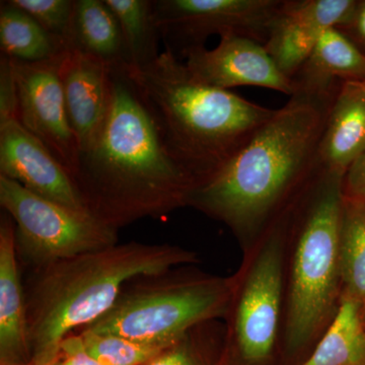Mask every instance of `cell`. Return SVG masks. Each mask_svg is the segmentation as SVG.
I'll return each instance as SVG.
<instances>
[{
	"label": "cell",
	"instance_id": "obj_1",
	"mask_svg": "<svg viewBox=\"0 0 365 365\" xmlns=\"http://www.w3.org/2000/svg\"><path fill=\"white\" fill-rule=\"evenodd\" d=\"M72 180L88 211L115 230L188 205L196 182L170 155L127 66H112V98Z\"/></svg>",
	"mask_w": 365,
	"mask_h": 365
},
{
	"label": "cell",
	"instance_id": "obj_2",
	"mask_svg": "<svg viewBox=\"0 0 365 365\" xmlns=\"http://www.w3.org/2000/svg\"><path fill=\"white\" fill-rule=\"evenodd\" d=\"M337 93L297 91L222 169L191 192L188 205L240 230L267 220L321 167L319 143Z\"/></svg>",
	"mask_w": 365,
	"mask_h": 365
},
{
	"label": "cell",
	"instance_id": "obj_3",
	"mask_svg": "<svg viewBox=\"0 0 365 365\" xmlns=\"http://www.w3.org/2000/svg\"><path fill=\"white\" fill-rule=\"evenodd\" d=\"M194 260L179 247L132 241L32 270L25 285L31 362L52 365L62 342L108 313L130 281Z\"/></svg>",
	"mask_w": 365,
	"mask_h": 365
},
{
	"label": "cell",
	"instance_id": "obj_4",
	"mask_svg": "<svg viewBox=\"0 0 365 365\" xmlns=\"http://www.w3.org/2000/svg\"><path fill=\"white\" fill-rule=\"evenodd\" d=\"M129 76L172 158L196 187L210 179L275 115L232 91L199 83L170 50Z\"/></svg>",
	"mask_w": 365,
	"mask_h": 365
},
{
	"label": "cell",
	"instance_id": "obj_5",
	"mask_svg": "<svg viewBox=\"0 0 365 365\" xmlns=\"http://www.w3.org/2000/svg\"><path fill=\"white\" fill-rule=\"evenodd\" d=\"M345 173L319 167L300 234L292 272L287 343L292 349L311 339L332 307L340 275V237Z\"/></svg>",
	"mask_w": 365,
	"mask_h": 365
},
{
	"label": "cell",
	"instance_id": "obj_6",
	"mask_svg": "<svg viewBox=\"0 0 365 365\" xmlns=\"http://www.w3.org/2000/svg\"><path fill=\"white\" fill-rule=\"evenodd\" d=\"M173 270L130 281L112 309L83 330L169 348L193 327L223 313L227 288L222 281L177 279Z\"/></svg>",
	"mask_w": 365,
	"mask_h": 365
},
{
	"label": "cell",
	"instance_id": "obj_7",
	"mask_svg": "<svg viewBox=\"0 0 365 365\" xmlns=\"http://www.w3.org/2000/svg\"><path fill=\"white\" fill-rule=\"evenodd\" d=\"M0 205L13 218L19 261L32 270L118 244V230L0 176Z\"/></svg>",
	"mask_w": 365,
	"mask_h": 365
},
{
	"label": "cell",
	"instance_id": "obj_8",
	"mask_svg": "<svg viewBox=\"0 0 365 365\" xmlns=\"http://www.w3.org/2000/svg\"><path fill=\"white\" fill-rule=\"evenodd\" d=\"M284 0H153L165 50L177 58L205 47L212 35H237L265 44Z\"/></svg>",
	"mask_w": 365,
	"mask_h": 365
},
{
	"label": "cell",
	"instance_id": "obj_9",
	"mask_svg": "<svg viewBox=\"0 0 365 365\" xmlns=\"http://www.w3.org/2000/svg\"><path fill=\"white\" fill-rule=\"evenodd\" d=\"M63 54L40 62L11 61L18 88L19 121L49 148L72 176L79 148L69 123L60 78Z\"/></svg>",
	"mask_w": 365,
	"mask_h": 365
},
{
	"label": "cell",
	"instance_id": "obj_10",
	"mask_svg": "<svg viewBox=\"0 0 365 365\" xmlns=\"http://www.w3.org/2000/svg\"><path fill=\"white\" fill-rule=\"evenodd\" d=\"M185 58L192 76L212 88L230 91L237 86H259L289 97L297 91L294 79L280 71L265 46L242 36H222L215 49L197 48Z\"/></svg>",
	"mask_w": 365,
	"mask_h": 365
},
{
	"label": "cell",
	"instance_id": "obj_11",
	"mask_svg": "<svg viewBox=\"0 0 365 365\" xmlns=\"http://www.w3.org/2000/svg\"><path fill=\"white\" fill-rule=\"evenodd\" d=\"M0 176L43 198L91 213L68 170L19 120L0 125Z\"/></svg>",
	"mask_w": 365,
	"mask_h": 365
},
{
	"label": "cell",
	"instance_id": "obj_12",
	"mask_svg": "<svg viewBox=\"0 0 365 365\" xmlns=\"http://www.w3.org/2000/svg\"><path fill=\"white\" fill-rule=\"evenodd\" d=\"M279 242L271 239L250 274L237 312L235 333L242 357L263 361L270 355L279 317L282 265Z\"/></svg>",
	"mask_w": 365,
	"mask_h": 365
},
{
	"label": "cell",
	"instance_id": "obj_13",
	"mask_svg": "<svg viewBox=\"0 0 365 365\" xmlns=\"http://www.w3.org/2000/svg\"><path fill=\"white\" fill-rule=\"evenodd\" d=\"M60 78L79 153L97 139L112 98V66L72 44L62 56Z\"/></svg>",
	"mask_w": 365,
	"mask_h": 365
},
{
	"label": "cell",
	"instance_id": "obj_14",
	"mask_svg": "<svg viewBox=\"0 0 365 365\" xmlns=\"http://www.w3.org/2000/svg\"><path fill=\"white\" fill-rule=\"evenodd\" d=\"M16 225L7 213L0 220V356L2 365L31 362L25 287L14 240Z\"/></svg>",
	"mask_w": 365,
	"mask_h": 365
},
{
	"label": "cell",
	"instance_id": "obj_15",
	"mask_svg": "<svg viewBox=\"0 0 365 365\" xmlns=\"http://www.w3.org/2000/svg\"><path fill=\"white\" fill-rule=\"evenodd\" d=\"M365 148V79L341 85L319 148V165L346 173Z\"/></svg>",
	"mask_w": 365,
	"mask_h": 365
},
{
	"label": "cell",
	"instance_id": "obj_16",
	"mask_svg": "<svg viewBox=\"0 0 365 365\" xmlns=\"http://www.w3.org/2000/svg\"><path fill=\"white\" fill-rule=\"evenodd\" d=\"M365 54L337 28L325 31L295 74L297 91L334 95L345 81H364Z\"/></svg>",
	"mask_w": 365,
	"mask_h": 365
},
{
	"label": "cell",
	"instance_id": "obj_17",
	"mask_svg": "<svg viewBox=\"0 0 365 365\" xmlns=\"http://www.w3.org/2000/svg\"><path fill=\"white\" fill-rule=\"evenodd\" d=\"M71 44L111 66H128L119 21L105 0H76Z\"/></svg>",
	"mask_w": 365,
	"mask_h": 365
},
{
	"label": "cell",
	"instance_id": "obj_18",
	"mask_svg": "<svg viewBox=\"0 0 365 365\" xmlns=\"http://www.w3.org/2000/svg\"><path fill=\"white\" fill-rule=\"evenodd\" d=\"M71 43L45 30L30 14L11 4L0 6L1 54L21 62H40L58 57Z\"/></svg>",
	"mask_w": 365,
	"mask_h": 365
},
{
	"label": "cell",
	"instance_id": "obj_19",
	"mask_svg": "<svg viewBox=\"0 0 365 365\" xmlns=\"http://www.w3.org/2000/svg\"><path fill=\"white\" fill-rule=\"evenodd\" d=\"M300 365H365V330L360 302L347 295L313 354Z\"/></svg>",
	"mask_w": 365,
	"mask_h": 365
},
{
	"label": "cell",
	"instance_id": "obj_20",
	"mask_svg": "<svg viewBox=\"0 0 365 365\" xmlns=\"http://www.w3.org/2000/svg\"><path fill=\"white\" fill-rule=\"evenodd\" d=\"M121 28L128 67L144 68L160 56V36L153 18V0H105Z\"/></svg>",
	"mask_w": 365,
	"mask_h": 365
},
{
	"label": "cell",
	"instance_id": "obj_21",
	"mask_svg": "<svg viewBox=\"0 0 365 365\" xmlns=\"http://www.w3.org/2000/svg\"><path fill=\"white\" fill-rule=\"evenodd\" d=\"M340 275L348 295L365 302V206L359 200L345 201L341 227Z\"/></svg>",
	"mask_w": 365,
	"mask_h": 365
},
{
	"label": "cell",
	"instance_id": "obj_22",
	"mask_svg": "<svg viewBox=\"0 0 365 365\" xmlns=\"http://www.w3.org/2000/svg\"><path fill=\"white\" fill-rule=\"evenodd\" d=\"M321 35L290 20L280 11L264 46L280 71L294 79Z\"/></svg>",
	"mask_w": 365,
	"mask_h": 365
},
{
	"label": "cell",
	"instance_id": "obj_23",
	"mask_svg": "<svg viewBox=\"0 0 365 365\" xmlns=\"http://www.w3.org/2000/svg\"><path fill=\"white\" fill-rule=\"evenodd\" d=\"M88 351L102 365H144L167 348L113 334L79 331Z\"/></svg>",
	"mask_w": 365,
	"mask_h": 365
},
{
	"label": "cell",
	"instance_id": "obj_24",
	"mask_svg": "<svg viewBox=\"0 0 365 365\" xmlns=\"http://www.w3.org/2000/svg\"><path fill=\"white\" fill-rule=\"evenodd\" d=\"M356 4L353 0H284L281 11L290 20L321 35L344 25Z\"/></svg>",
	"mask_w": 365,
	"mask_h": 365
},
{
	"label": "cell",
	"instance_id": "obj_25",
	"mask_svg": "<svg viewBox=\"0 0 365 365\" xmlns=\"http://www.w3.org/2000/svg\"><path fill=\"white\" fill-rule=\"evenodd\" d=\"M47 32L71 43L76 0H9Z\"/></svg>",
	"mask_w": 365,
	"mask_h": 365
},
{
	"label": "cell",
	"instance_id": "obj_26",
	"mask_svg": "<svg viewBox=\"0 0 365 365\" xmlns=\"http://www.w3.org/2000/svg\"><path fill=\"white\" fill-rule=\"evenodd\" d=\"M19 120V98L13 61L1 54L0 58V125Z\"/></svg>",
	"mask_w": 365,
	"mask_h": 365
},
{
	"label": "cell",
	"instance_id": "obj_27",
	"mask_svg": "<svg viewBox=\"0 0 365 365\" xmlns=\"http://www.w3.org/2000/svg\"><path fill=\"white\" fill-rule=\"evenodd\" d=\"M52 365H102L86 349L81 334H72L60 346Z\"/></svg>",
	"mask_w": 365,
	"mask_h": 365
},
{
	"label": "cell",
	"instance_id": "obj_28",
	"mask_svg": "<svg viewBox=\"0 0 365 365\" xmlns=\"http://www.w3.org/2000/svg\"><path fill=\"white\" fill-rule=\"evenodd\" d=\"M344 194L352 200H365V148L345 173Z\"/></svg>",
	"mask_w": 365,
	"mask_h": 365
},
{
	"label": "cell",
	"instance_id": "obj_29",
	"mask_svg": "<svg viewBox=\"0 0 365 365\" xmlns=\"http://www.w3.org/2000/svg\"><path fill=\"white\" fill-rule=\"evenodd\" d=\"M185 338L186 336L144 365H197L195 356L185 343Z\"/></svg>",
	"mask_w": 365,
	"mask_h": 365
},
{
	"label": "cell",
	"instance_id": "obj_30",
	"mask_svg": "<svg viewBox=\"0 0 365 365\" xmlns=\"http://www.w3.org/2000/svg\"><path fill=\"white\" fill-rule=\"evenodd\" d=\"M337 29L344 35L352 33L353 37L350 38V40L353 43L355 40H359L365 44V2L362 4H356L348 21Z\"/></svg>",
	"mask_w": 365,
	"mask_h": 365
},
{
	"label": "cell",
	"instance_id": "obj_31",
	"mask_svg": "<svg viewBox=\"0 0 365 365\" xmlns=\"http://www.w3.org/2000/svg\"><path fill=\"white\" fill-rule=\"evenodd\" d=\"M11 365H37V364H33V362H28V364H11Z\"/></svg>",
	"mask_w": 365,
	"mask_h": 365
}]
</instances>
